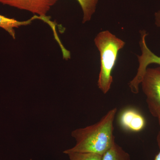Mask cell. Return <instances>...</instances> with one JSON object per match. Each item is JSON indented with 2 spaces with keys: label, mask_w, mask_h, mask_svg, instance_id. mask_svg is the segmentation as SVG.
I'll use <instances>...</instances> for the list:
<instances>
[{
  "label": "cell",
  "mask_w": 160,
  "mask_h": 160,
  "mask_svg": "<svg viewBox=\"0 0 160 160\" xmlns=\"http://www.w3.org/2000/svg\"><path fill=\"white\" fill-rule=\"evenodd\" d=\"M117 112L116 108L109 110L99 121L93 125L75 129L71 136L75 145L64 151L67 152H88L102 155L114 142L113 122Z\"/></svg>",
  "instance_id": "obj_1"
},
{
  "label": "cell",
  "mask_w": 160,
  "mask_h": 160,
  "mask_svg": "<svg viewBox=\"0 0 160 160\" xmlns=\"http://www.w3.org/2000/svg\"><path fill=\"white\" fill-rule=\"evenodd\" d=\"M94 43L99 51L101 60L98 86L102 92L106 94L110 90L113 81L112 72L119 51L126 43L108 30L100 32L95 38Z\"/></svg>",
  "instance_id": "obj_2"
},
{
  "label": "cell",
  "mask_w": 160,
  "mask_h": 160,
  "mask_svg": "<svg viewBox=\"0 0 160 160\" xmlns=\"http://www.w3.org/2000/svg\"><path fill=\"white\" fill-rule=\"evenodd\" d=\"M141 84L149 112L158 118L160 116V67L147 68Z\"/></svg>",
  "instance_id": "obj_3"
},
{
  "label": "cell",
  "mask_w": 160,
  "mask_h": 160,
  "mask_svg": "<svg viewBox=\"0 0 160 160\" xmlns=\"http://www.w3.org/2000/svg\"><path fill=\"white\" fill-rule=\"evenodd\" d=\"M141 35L139 44L142 54L138 56L139 62L138 68L136 75L129 84L130 90L134 94L138 93L139 86L142 82L148 66L150 64H156L158 65L160 67V56L157 55L152 52L148 48L146 44V38L148 35L147 32L145 30L141 31Z\"/></svg>",
  "instance_id": "obj_4"
},
{
  "label": "cell",
  "mask_w": 160,
  "mask_h": 160,
  "mask_svg": "<svg viewBox=\"0 0 160 160\" xmlns=\"http://www.w3.org/2000/svg\"><path fill=\"white\" fill-rule=\"evenodd\" d=\"M58 0H0V3L14 7L21 10H26L35 15L47 18V14L52 7Z\"/></svg>",
  "instance_id": "obj_5"
},
{
  "label": "cell",
  "mask_w": 160,
  "mask_h": 160,
  "mask_svg": "<svg viewBox=\"0 0 160 160\" xmlns=\"http://www.w3.org/2000/svg\"><path fill=\"white\" fill-rule=\"evenodd\" d=\"M119 122L121 126L128 131L138 132L146 126V120L142 115L133 109H127L120 114Z\"/></svg>",
  "instance_id": "obj_6"
},
{
  "label": "cell",
  "mask_w": 160,
  "mask_h": 160,
  "mask_svg": "<svg viewBox=\"0 0 160 160\" xmlns=\"http://www.w3.org/2000/svg\"><path fill=\"white\" fill-rule=\"evenodd\" d=\"M36 19L42 20L43 22L48 24H49L51 22L49 17L43 18L39 16L34 15L27 21H19L0 15V28L4 29L5 31L8 32L12 38L15 39L16 38L15 28H19L21 26L30 25L33 20Z\"/></svg>",
  "instance_id": "obj_7"
},
{
  "label": "cell",
  "mask_w": 160,
  "mask_h": 160,
  "mask_svg": "<svg viewBox=\"0 0 160 160\" xmlns=\"http://www.w3.org/2000/svg\"><path fill=\"white\" fill-rule=\"evenodd\" d=\"M102 160H131V158L129 153L115 142L102 155Z\"/></svg>",
  "instance_id": "obj_8"
},
{
  "label": "cell",
  "mask_w": 160,
  "mask_h": 160,
  "mask_svg": "<svg viewBox=\"0 0 160 160\" xmlns=\"http://www.w3.org/2000/svg\"><path fill=\"white\" fill-rule=\"evenodd\" d=\"M77 1L83 11L82 23L89 22L95 12L98 0H77Z\"/></svg>",
  "instance_id": "obj_9"
},
{
  "label": "cell",
  "mask_w": 160,
  "mask_h": 160,
  "mask_svg": "<svg viewBox=\"0 0 160 160\" xmlns=\"http://www.w3.org/2000/svg\"><path fill=\"white\" fill-rule=\"evenodd\" d=\"M69 160H102V155L88 152H67Z\"/></svg>",
  "instance_id": "obj_10"
},
{
  "label": "cell",
  "mask_w": 160,
  "mask_h": 160,
  "mask_svg": "<svg viewBox=\"0 0 160 160\" xmlns=\"http://www.w3.org/2000/svg\"><path fill=\"white\" fill-rule=\"evenodd\" d=\"M158 120L160 130L159 131L158 134V135L157 136V142L158 146L159 148V151L158 154L156 156L154 160H160V116L158 118Z\"/></svg>",
  "instance_id": "obj_11"
},
{
  "label": "cell",
  "mask_w": 160,
  "mask_h": 160,
  "mask_svg": "<svg viewBox=\"0 0 160 160\" xmlns=\"http://www.w3.org/2000/svg\"><path fill=\"white\" fill-rule=\"evenodd\" d=\"M154 16L155 24L156 26L160 28V10L155 13Z\"/></svg>",
  "instance_id": "obj_12"
}]
</instances>
